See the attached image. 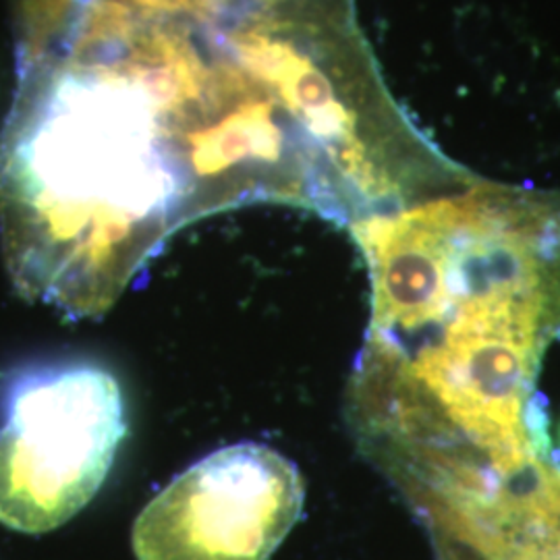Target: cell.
<instances>
[{
    "mask_svg": "<svg viewBox=\"0 0 560 560\" xmlns=\"http://www.w3.org/2000/svg\"><path fill=\"white\" fill-rule=\"evenodd\" d=\"M127 436L117 378L88 361L23 370L0 428V523L48 534L92 501Z\"/></svg>",
    "mask_w": 560,
    "mask_h": 560,
    "instance_id": "6da1fadb",
    "label": "cell"
},
{
    "mask_svg": "<svg viewBox=\"0 0 560 560\" xmlns=\"http://www.w3.org/2000/svg\"><path fill=\"white\" fill-rule=\"evenodd\" d=\"M298 467L258 442L194 463L133 525L138 560H268L303 511Z\"/></svg>",
    "mask_w": 560,
    "mask_h": 560,
    "instance_id": "7a4b0ae2",
    "label": "cell"
},
{
    "mask_svg": "<svg viewBox=\"0 0 560 560\" xmlns=\"http://www.w3.org/2000/svg\"><path fill=\"white\" fill-rule=\"evenodd\" d=\"M442 550H451V548H442ZM451 552H457V550H451ZM460 555V552H459ZM463 557H467V555H463ZM467 559H469V557H467ZM476 560V559H474Z\"/></svg>",
    "mask_w": 560,
    "mask_h": 560,
    "instance_id": "3957f363",
    "label": "cell"
}]
</instances>
